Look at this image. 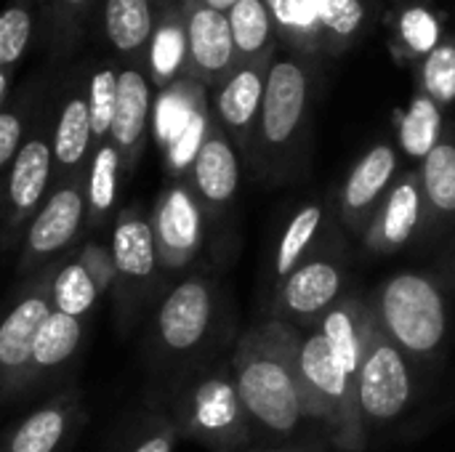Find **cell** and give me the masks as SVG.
Masks as SVG:
<instances>
[{
  "instance_id": "cell-11",
  "label": "cell",
  "mask_w": 455,
  "mask_h": 452,
  "mask_svg": "<svg viewBox=\"0 0 455 452\" xmlns=\"http://www.w3.org/2000/svg\"><path fill=\"white\" fill-rule=\"evenodd\" d=\"M157 264L163 274H181L187 272L203 245L208 232V218L187 181H176L160 192L149 213Z\"/></svg>"
},
{
  "instance_id": "cell-40",
  "label": "cell",
  "mask_w": 455,
  "mask_h": 452,
  "mask_svg": "<svg viewBox=\"0 0 455 452\" xmlns=\"http://www.w3.org/2000/svg\"><path fill=\"white\" fill-rule=\"evenodd\" d=\"M24 136V115L16 109H0V170L13 163L16 152L21 149Z\"/></svg>"
},
{
  "instance_id": "cell-37",
  "label": "cell",
  "mask_w": 455,
  "mask_h": 452,
  "mask_svg": "<svg viewBox=\"0 0 455 452\" xmlns=\"http://www.w3.org/2000/svg\"><path fill=\"white\" fill-rule=\"evenodd\" d=\"M400 37L411 56H427L440 43V24L427 8H408L400 19Z\"/></svg>"
},
{
  "instance_id": "cell-10",
  "label": "cell",
  "mask_w": 455,
  "mask_h": 452,
  "mask_svg": "<svg viewBox=\"0 0 455 452\" xmlns=\"http://www.w3.org/2000/svg\"><path fill=\"white\" fill-rule=\"evenodd\" d=\"M51 266L24 288L13 306L0 320V405L29 386L35 338L53 312L51 304Z\"/></svg>"
},
{
  "instance_id": "cell-14",
  "label": "cell",
  "mask_w": 455,
  "mask_h": 452,
  "mask_svg": "<svg viewBox=\"0 0 455 452\" xmlns=\"http://www.w3.org/2000/svg\"><path fill=\"white\" fill-rule=\"evenodd\" d=\"M187 173V184L200 200L208 226L227 221L240 189V152L213 117Z\"/></svg>"
},
{
  "instance_id": "cell-28",
  "label": "cell",
  "mask_w": 455,
  "mask_h": 452,
  "mask_svg": "<svg viewBox=\"0 0 455 452\" xmlns=\"http://www.w3.org/2000/svg\"><path fill=\"white\" fill-rule=\"evenodd\" d=\"M99 296L101 293H99L91 272L85 269V264L80 258H72L67 264H53V269H51V304L56 312L83 320L93 309Z\"/></svg>"
},
{
  "instance_id": "cell-1",
  "label": "cell",
  "mask_w": 455,
  "mask_h": 452,
  "mask_svg": "<svg viewBox=\"0 0 455 452\" xmlns=\"http://www.w3.org/2000/svg\"><path fill=\"white\" fill-rule=\"evenodd\" d=\"M229 368L256 432L288 440L309 421L296 365V328L272 317L256 322L237 338Z\"/></svg>"
},
{
  "instance_id": "cell-18",
  "label": "cell",
  "mask_w": 455,
  "mask_h": 452,
  "mask_svg": "<svg viewBox=\"0 0 455 452\" xmlns=\"http://www.w3.org/2000/svg\"><path fill=\"white\" fill-rule=\"evenodd\" d=\"M339 232H341V224L336 216V200L317 197V200L299 205L277 237V245L272 253V285L285 280L299 264L315 256Z\"/></svg>"
},
{
  "instance_id": "cell-30",
  "label": "cell",
  "mask_w": 455,
  "mask_h": 452,
  "mask_svg": "<svg viewBox=\"0 0 455 452\" xmlns=\"http://www.w3.org/2000/svg\"><path fill=\"white\" fill-rule=\"evenodd\" d=\"M123 163L112 144H104L96 149L91 173L85 176V192H88V213L96 218H104L117 197V178H120Z\"/></svg>"
},
{
  "instance_id": "cell-4",
  "label": "cell",
  "mask_w": 455,
  "mask_h": 452,
  "mask_svg": "<svg viewBox=\"0 0 455 452\" xmlns=\"http://www.w3.org/2000/svg\"><path fill=\"white\" fill-rule=\"evenodd\" d=\"M224 325V296L213 277L189 272L157 301L152 320L155 352L168 365H184L205 354Z\"/></svg>"
},
{
  "instance_id": "cell-27",
  "label": "cell",
  "mask_w": 455,
  "mask_h": 452,
  "mask_svg": "<svg viewBox=\"0 0 455 452\" xmlns=\"http://www.w3.org/2000/svg\"><path fill=\"white\" fill-rule=\"evenodd\" d=\"M104 32L120 53H139L155 37V13L149 0H107Z\"/></svg>"
},
{
  "instance_id": "cell-5",
  "label": "cell",
  "mask_w": 455,
  "mask_h": 452,
  "mask_svg": "<svg viewBox=\"0 0 455 452\" xmlns=\"http://www.w3.org/2000/svg\"><path fill=\"white\" fill-rule=\"evenodd\" d=\"M309 96L312 75L301 59L280 56L269 61L261 117L251 149V160L259 176H285L307 125Z\"/></svg>"
},
{
  "instance_id": "cell-33",
  "label": "cell",
  "mask_w": 455,
  "mask_h": 452,
  "mask_svg": "<svg viewBox=\"0 0 455 452\" xmlns=\"http://www.w3.org/2000/svg\"><path fill=\"white\" fill-rule=\"evenodd\" d=\"M152 75L157 83L171 80L187 64V32L181 19H165L152 37Z\"/></svg>"
},
{
  "instance_id": "cell-8",
  "label": "cell",
  "mask_w": 455,
  "mask_h": 452,
  "mask_svg": "<svg viewBox=\"0 0 455 452\" xmlns=\"http://www.w3.org/2000/svg\"><path fill=\"white\" fill-rule=\"evenodd\" d=\"M413 400L416 365L373 320L357 373V405L368 437L371 432H381L397 424L411 410Z\"/></svg>"
},
{
  "instance_id": "cell-29",
  "label": "cell",
  "mask_w": 455,
  "mask_h": 452,
  "mask_svg": "<svg viewBox=\"0 0 455 452\" xmlns=\"http://www.w3.org/2000/svg\"><path fill=\"white\" fill-rule=\"evenodd\" d=\"M443 139V107H437L421 91L413 96L408 112L400 120V144L413 160H424Z\"/></svg>"
},
{
  "instance_id": "cell-9",
  "label": "cell",
  "mask_w": 455,
  "mask_h": 452,
  "mask_svg": "<svg viewBox=\"0 0 455 452\" xmlns=\"http://www.w3.org/2000/svg\"><path fill=\"white\" fill-rule=\"evenodd\" d=\"M109 250L115 261V301L120 317H131L152 298L165 277L157 264L149 216H144L139 208L123 210L115 221Z\"/></svg>"
},
{
  "instance_id": "cell-26",
  "label": "cell",
  "mask_w": 455,
  "mask_h": 452,
  "mask_svg": "<svg viewBox=\"0 0 455 452\" xmlns=\"http://www.w3.org/2000/svg\"><path fill=\"white\" fill-rule=\"evenodd\" d=\"M229 29L235 40V53L237 64L248 61H269L272 56V37H275V24L272 13L264 0H237L229 11Z\"/></svg>"
},
{
  "instance_id": "cell-46",
  "label": "cell",
  "mask_w": 455,
  "mask_h": 452,
  "mask_svg": "<svg viewBox=\"0 0 455 452\" xmlns=\"http://www.w3.org/2000/svg\"><path fill=\"white\" fill-rule=\"evenodd\" d=\"M243 452H253V450H243Z\"/></svg>"
},
{
  "instance_id": "cell-39",
  "label": "cell",
  "mask_w": 455,
  "mask_h": 452,
  "mask_svg": "<svg viewBox=\"0 0 455 452\" xmlns=\"http://www.w3.org/2000/svg\"><path fill=\"white\" fill-rule=\"evenodd\" d=\"M77 258L85 264V269L91 272L99 293H109L115 290V261H112V250L109 245H99V242H85L77 253Z\"/></svg>"
},
{
  "instance_id": "cell-3",
  "label": "cell",
  "mask_w": 455,
  "mask_h": 452,
  "mask_svg": "<svg viewBox=\"0 0 455 452\" xmlns=\"http://www.w3.org/2000/svg\"><path fill=\"white\" fill-rule=\"evenodd\" d=\"M296 365L307 418L317 421L336 452H365L368 432L357 405V384L333 357L320 328L296 330Z\"/></svg>"
},
{
  "instance_id": "cell-23",
  "label": "cell",
  "mask_w": 455,
  "mask_h": 452,
  "mask_svg": "<svg viewBox=\"0 0 455 452\" xmlns=\"http://www.w3.org/2000/svg\"><path fill=\"white\" fill-rule=\"evenodd\" d=\"M80 394L61 392L29 413L8 437L5 452H59L80 418Z\"/></svg>"
},
{
  "instance_id": "cell-22",
  "label": "cell",
  "mask_w": 455,
  "mask_h": 452,
  "mask_svg": "<svg viewBox=\"0 0 455 452\" xmlns=\"http://www.w3.org/2000/svg\"><path fill=\"white\" fill-rule=\"evenodd\" d=\"M371 325H373V312H371L368 296L357 290H347V296L317 325L333 357L352 376L355 384H357V373L363 365V352H365Z\"/></svg>"
},
{
  "instance_id": "cell-19",
  "label": "cell",
  "mask_w": 455,
  "mask_h": 452,
  "mask_svg": "<svg viewBox=\"0 0 455 452\" xmlns=\"http://www.w3.org/2000/svg\"><path fill=\"white\" fill-rule=\"evenodd\" d=\"M53 170V152L45 136H32L21 144L11 163L8 186H5V216L8 232L13 234L27 221L35 218L45 200L48 178Z\"/></svg>"
},
{
  "instance_id": "cell-38",
  "label": "cell",
  "mask_w": 455,
  "mask_h": 452,
  "mask_svg": "<svg viewBox=\"0 0 455 452\" xmlns=\"http://www.w3.org/2000/svg\"><path fill=\"white\" fill-rule=\"evenodd\" d=\"M179 429L171 416H149L128 452H173Z\"/></svg>"
},
{
  "instance_id": "cell-41",
  "label": "cell",
  "mask_w": 455,
  "mask_h": 452,
  "mask_svg": "<svg viewBox=\"0 0 455 452\" xmlns=\"http://www.w3.org/2000/svg\"><path fill=\"white\" fill-rule=\"evenodd\" d=\"M253 452H328V440L296 442V445H280V448H269V450H253Z\"/></svg>"
},
{
  "instance_id": "cell-25",
  "label": "cell",
  "mask_w": 455,
  "mask_h": 452,
  "mask_svg": "<svg viewBox=\"0 0 455 452\" xmlns=\"http://www.w3.org/2000/svg\"><path fill=\"white\" fill-rule=\"evenodd\" d=\"M83 341V320L61 314V312H51L48 320L43 322L37 338H35V352H32V373H29V384H35L37 378L56 373L59 368H64L75 352L80 349Z\"/></svg>"
},
{
  "instance_id": "cell-21",
  "label": "cell",
  "mask_w": 455,
  "mask_h": 452,
  "mask_svg": "<svg viewBox=\"0 0 455 452\" xmlns=\"http://www.w3.org/2000/svg\"><path fill=\"white\" fill-rule=\"evenodd\" d=\"M424 189V234L443 237L455 229V133L440 139V144L419 165Z\"/></svg>"
},
{
  "instance_id": "cell-36",
  "label": "cell",
  "mask_w": 455,
  "mask_h": 452,
  "mask_svg": "<svg viewBox=\"0 0 455 452\" xmlns=\"http://www.w3.org/2000/svg\"><path fill=\"white\" fill-rule=\"evenodd\" d=\"M32 35V16L24 5H8L0 13V67H11L21 59Z\"/></svg>"
},
{
  "instance_id": "cell-42",
  "label": "cell",
  "mask_w": 455,
  "mask_h": 452,
  "mask_svg": "<svg viewBox=\"0 0 455 452\" xmlns=\"http://www.w3.org/2000/svg\"><path fill=\"white\" fill-rule=\"evenodd\" d=\"M88 5H91V0H59L61 13H69V16H77V13L85 11Z\"/></svg>"
},
{
  "instance_id": "cell-16",
  "label": "cell",
  "mask_w": 455,
  "mask_h": 452,
  "mask_svg": "<svg viewBox=\"0 0 455 452\" xmlns=\"http://www.w3.org/2000/svg\"><path fill=\"white\" fill-rule=\"evenodd\" d=\"M269 61L237 64V69L219 85L216 99H213V120L227 131L237 152L248 157H251L259 117H261Z\"/></svg>"
},
{
  "instance_id": "cell-24",
  "label": "cell",
  "mask_w": 455,
  "mask_h": 452,
  "mask_svg": "<svg viewBox=\"0 0 455 452\" xmlns=\"http://www.w3.org/2000/svg\"><path fill=\"white\" fill-rule=\"evenodd\" d=\"M91 147H93V133H91L88 93H75L64 101L53 128V139H51L53 165L64 173V178L83 176L80 165H85Z\"/></svg>"
},
{
  "instance_id": "cell-31",
  "label": "cell",
  "mask_w": 455,
  "mask_h": 452,
  "mask_svg": "<svg viewBox=\"0 0 455 452\" xmlns=\"http://www.w3.org/2000/svg\"><path fill=\"white\" fill-rule=\"evenodd\" d=\"M264 3L272 13L275 29L288 35L291 43H296L299 48H309V51L317 45L323 35H320L312 0H264Z\"/></svg>"
},
{
  "instance_id": "cell-6",
  "label": "cell",
  "mask_w": 455,
  "mask_h": 452,
  "mask_svg": "<svg viewBox=\"0 0 455 452\" xmlns=\"http://www.w3.org/2000/svg\"><path fill=\"white\" fill-rule=\"evenodd\" d=\"M171 418L179 437L200 442L213 452L245 450L256 432L235 386L229 360L203 370L181 386Z\"/></svg>"
},
{
  "instance_id": "cell-12",
  "label": "cell",
  "mask_w": 455,
  "mask_h": 452,
  "mask_svg": "<svg viewBox=\"0 0 455 452\" xmlns=\"http://www.w3.org/2000/svg\"><path fill=\"white\" fill-rule=\"evenodd\" d=\"M88 216V192L85 173L72 178H59L56 189L43 200L40 210L27 226L21 272L29 274L64 253L80 234Z\"/></svg>"
},
{
  "instance_id": "cell-34",
  "label": "cell",
  "mask_w": 455,
  "mask_h": 452,
  "mask_svg": "<svg viewBox=\"0 0 455 452\" xmlns=\"http://www.w3.org/2000/svg\"><path fill=\"white\" fill-rule=\"evenodd\" d=\"M320 35L336 43H349L360 27L365 24V3L363 0H312Z\"/></svg>"
},
{
  "instance_id": "cell-32",
  "label": "cell",
  "mask_w": 455,
  "mask_h": 452,
  "mask_svg": "<svg viewBox=\"0 0 455 452\" xmlns=\"http://www.w3.org/2000/svg\"><path fill=\"white\" fill-rule=\"evenodd\" d=\"M421 93L437 107L455 101V40H440L421 64Z\"/></svg>"
},
{
  "instance_id": "cell-20",
  "label": "cell",
  "mask_w": 455,
  "mask_h": 452,
  "mask_svg": "<svg viewBox=\"0 0 455 452\" xmlns=\"http://www.w3.org/2000/svg\"><path fill=\"white\" fill-rule=\"evenodd\" d=\"M152 120V85L136 67L117 72V101L107 144L115 147L125 170H131L144 149Z\"/></svg>"
},
{
  "instance_id": "cell-44",
  "label": "cell",
  "mask_w": 455,
  "mask_h": 452,
  "mask_svg": "<svg viewBox=\"0 0 455 452\" xmlns=\"http://www.w3.org/2000/svg\"><path fill=\"white\" fill-rule=\"evenodd\" d=\"M5 85H8V77H5V67H0V101L5 96Z\"/></svg>"
},
{
  "instance_id": "cell-2",
  "label": "cell",
  "mask_w": 455,
  "mask_h": 452,
  "mask_svg": "<svg viewBox=\"0 0 455 452\" xmlns=\"http://www.w3.org/2000/svg\"><path fill=\"white\" fill-rule=\"evenodd\" d=\"M368 304L376 325L413 365H440L451 330V301L440 274L397 272L368 296Z\"/></svg>"
},
{
  "instance_id": "cell-43",
  "label": "cell",
  "mask_w": 455,
  "mask_h": 452,
  "mask_svg": "<svg viewBox=\"0 0 455 452\" xmlns=\"http://www.w3.org/2000/svg\"><path fill=\"white\" fill-rule=\"evenodd\" d=\"M203 3H205L208 8H213V11H221V13H227V11H229V8H232L237 0H203Z\"/></svg>"
},
{
  "instance_id": "cell-15",
  "label": "cell",
  "mask_w": 455,
  "mask_h": 452,
  "mask_svg": "<svg viewBox=\"0 0 455 452\" xmlns=\"http://www.w3.org/2000/svg\"><path fill=\"white\" fill-rule=\"evenodd\" d=\"M424 234V189L419 168L403 170L387 197L381 200L373 221L363 234V245L373 256H395Z\"/></svg>"
},
{
  "instance_id": "cell-45",
  "label": "cell",
  "mask_w": 455,
  "mask_h": 452,
  "mask_svg": "<svg viewBox=\"0 0 455 452\" xmlns=\"http://www.w3.org/2000/svg\"><path fill=\"white\" fill-rule=\"evenodd\" d=\"M0 452H5V445H0Z\"/></svg>"
},
{
  "instance_id": "cell-7",
  "label": "cell",
  "mask_w": 455,
  "mask_h": 452,
  "mask_svg": "<svg viewBox=\"0 0 455 452\" xmlns=\"http://www.w3.org/2000/svg\"><path fill=\"white\" fill-rule=\"evenodd\" d=\"M349 290V250L344 229L315 256L299 264L285 280L272 285L269 317L296 330L317 328L320 320Z\"/></svg>"
},
{
  "instance_id": "cell-13",
  "label": "cell",
  "mask_w": 455,
  "mask_h": 452,
  "mask_svg": "<svg viewBox=\"0 0 455 452\" xmlns=\"http://www.w3.org/2000/svg\"><path fill=\"white\" fill-rule=\"evenodd\" d=\"M400 176V155L389 141L373 144L347 173L341 189L336 192V216L344 232L363 240L368 224L373 221L381 200Z\"/></svg>"
},
{
  "instance_id": "cell-35",
  "label": "cell",
  "mask_w": 455,
  "mask_h": 452,
  "mask_svg": "<svg viewBox=\"0 0 455 452\" xmlns=\"http://www.w3.org/2000/svg\"><path fill=\"white\" fill-rule=\"evenodd\" d=\"M115 101H117V72L104 67L93 72L88 85V112H91V133L93 147H104L109 139V125L115 117Z\"/></svg>"
},
{
  "instance_id": "cell-17",
  "label": "cell",
  "mask_w": 455,
  "mask_h": 452,
  "mask_svg": "<svg viewBox=\"0 0 455 452\" xmlns=\"http://www.w3.org/2000/svg\"><path fill=\"white\" fill-rule=\"evenodd\" d=\"M184 32L189 77L203 80L205 85H221L237 69V53L227 13L213 11L205 3H195L184 19Z\"/></svg>"
}]
</instances>
